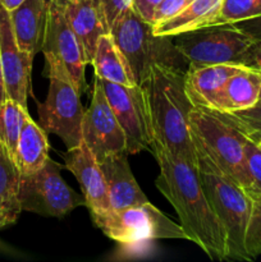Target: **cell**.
<instances>
[{
  "mask_svg": "<svg viewBox=\"0 0 261 262\" xmlns=\"http://www.w3.org/2000/svg\"><path fill=\"white\" fill-rule=\"evenodd\" d=\"M150 152L160 170L155 186L174 207L188 241L199 246L211 260H228L227 233L205 196L196 164L155 142Z\"/></svg>",
  "mask_w": 261,
  "mask_h": 262,
  "instance_id": "cell-1",
  "label": "cell"
},
{
  "mask_svg": "<svg viewBox=\"0 0 261 262\" xmlns=\"http://www.w3.org/2000/svg\"><path fill=\"white\" fill-rule=\"evenodd\" d=\"M186 71L154 66L141 83L154 142L197 165V150L191 137L189 113L193 104L184 86Z\"/></svg>",
  "mask_w": 261,
  "mask_h": 262,
  "instance_id": "cell-2",
  "label": "cell"
},
{
  "mask_svg": "<svg viewBox=\"0 0 261 262\" xmlns=\"http://www.w3.org/2000/svg\"><path fill=\"white\" fill-rule=\"evenodd\" d=\"M189 129L196 150L248 191L251 178L245 152L247 136L220 112L196 106L189 113Z\"/></svg>",
  "mask_w": 261,
  "mask_h": 262,
  "instance_id": "cell-3",
  "label": "cell"
},
{
  "mask_svg": "<svg viewBox=\"0 0 261 262\" xmlns=\"http://www.w3.org/2000/svg\"><path fill=\"white\" fill-rule=\"evenodd\" d=\"M202 189L227 233L228 260L251 261L245 248L246 229L252 209L250 194L197 151Z\"/></svg>",
  "mask_w": 261,
  "mask_h": 262,
  "instance_id": "cell-4",
  "label": "cell"
},
{
  "mask_svg": "<svg viewBox=\"0 0 261 262\" xmlns=\"http://www.w3.org/2000/svg\"><path fill=\"white\" fill-rule=\"evenodd\" d=\"M119 50L127 59L137 86H141L154 66L188 68L186 58L173 37L155 35L153 25L146 22L132 8L119 18L110 31Z\"/></svg>",
  "mask_w": 261,
  "mask_h": 262,
  "instance_id": "cell-5",
  "label": "cell"
},
{
  "mask_svg": "<svg viewBox=\"0 0 261 262\" xmlns=\"http://www.w3.org/2000/svg\"><path fill=\"white\" fill-rule=\"evenodd\" d=\"M94 224L112 241L132 250L158 239H184L188 237L181 224L169 219L150 202L119 211L92 216Z\"/></svg>",
  "mask_w": 261,
  "mask_h": 262,
  "instance_id": "cell-6",
  "label": "cell"
},
{
  "mask_svg": "<svg viewBox=\"0 0 261 262\" xmlns=\"http://www.w3.org/2000/svg\"><path fill=\"white\" fill-rule=\"evenodd\" d=\"M45 76H56L71 81L79 94L89 90L84 69L87 60L83 46L64 14V3L49 2L48 25L42 45Z\"/></svg>",
  "mask_w": 261,
  "mask_h": 262,
  "instance_id": "cell-7",
  "label": "cell"
},
{
  "mask_svg": "<svg viewBox=\"0 0 261 262\" xmlns=\"http://www.w3.org/2000/svg\"><path fill=\"white\" fill-rule=\"evenodd\" d=\"M173 41L188 68H199L215 64L238 66L255 40L234 25H217L181 33Z\"/></svg>",
  "mask_w": 261,
  "mask_h": 262,
  "instance_id": "cell-8",
  "label": "cell"
},
{
  "mask_svg": "<svg viewBox=\"0 0 261 262\" xmlns=\"http://www.w3.org/2000/svg\"><path fill=\"white\" fill-rule=\"evenodd\" d=\"M64 166L49 158L36 173L22 177L20 209L44 216L63 217L79 206H86L82 194L66 183L60 170Z\"/></svg>",
  "mask_w": 261,
  "mask_h": 262,
  "instance_id": "cell-9",
  "label": "cell"
},
{
  "mask_svg": "<svg viewBox=\"0 0 261 262\" xmlns=\"http://www.w3.org/2000/svg\"><path fill=\"white\" fill-rule=\"evenodd\" d=\"M49 91L44 102H37L40 125L46 133L63 141L67 150L82 142V122L84 110L81 94L68 79L49 76Z\"/></svg>",
  "mask_w": 261,
  "mask_h": 262,
  "instance_id": "cell-10",
  "label": "cell"
},
{
  "mask_svg": "<svg viewBox=\"0 0 261 262\" xmlns=\"http://www.w3.org/2000/svg\"><path fill=\"white\" fill-rule=\"evenodd\" d=\"M106 99L123 128L128 155L151 151L154 143L145 96L141 86H124L100 78Z\"/></svg>",
  "mask_w": 261,
  "mask_h": 262,
  "instance_id": "cell-11",
  "label": "cell"
},
{
  "mask_svg": "<svg viewBox=\"0 0 261 262\" xmlns=\"http://www.w3.org/2000/svg\"><path fill=\"white\" fill-rule=\"evenodd\" d=\"M82 140L99 163L113 154L127 151V141L112 106L106 99L101 81L95 76L91 102L84 110Z\"/></svg>",
  "mask_w": 261,
  "mask_h": 262,
  "instance_id": "cell-12",
  "label": "cell"
},
{
  "mask_svg": "<svg viewBox=\"0 0 261 262\" xmlns=\"http://www.w3.org/2000/svg\"><path fill=\"white\" fill-rule=\"evenodd\" d=\"M33 56L18 46L10 13L0 4V64L7 97L27 109Z\"/></svg>",
  "mask_w": 261,
  "mask_h": 262,
  "instance_id": "cell-13",
  "label": "cell"
},
{
  "mask_svg": "<svg viewBox=\"0 0 261 262\" xmlns=\"http://www.w3.org/2000/svg\"><path fill=\"white\" fill-rule=\"evenodd\" d=\"M64 168L78 181L86 207L92 216L110 211L107 187L100 163L83 140L77 147L63 154Z\"/></svg>",
  "mask_w": 261,
  "mask_h": 262,
  "instance_id": "cell-14",
  "label": "cell"
},
{
  "mask_svg": "<svg viewBox=\"0 0 261 262\" xmlns=\"http://www.w3.org/2000/svg\"><path fill=\"white\" fill-rule=\"evenodd\" d=\"M100 166L106 182L110 209L113 211H119L148 201L133 177L127 151L107 156L100 163Z\"/></svg>",
  "mask_w": 261,
  "mask_h": 262,
  "instance_id": "cell-15",
  "label": "cell"
},
{
  "mask_svg": "<svg viewBox=\"0 0 261 262\" xmlns=\"http://www.w3.org/2000/svg\"><path fill=\"white\" fill-rule=\"evenodd\" d=\"M240 68L241 66L235 64L187 68L184 86L193 106L217 112L228 79Z\"/></svg>",
  "mask_w": 261,
  "mask_h": 262,
  "instance_id": "cell-16",
  "label": "cell"
},
{
  "mask_svg": "<svg viewBox=\"0 0 261 262\" xmlns=\"http://www.w3.org/2000/svg\"><path fill=\"white\" fill-rule=\"evenodd\" d=\"M64 14L83 46L87 64H91L99 38L110 33L100 0H66Z\"/></svg>",
  "mask_w": 261,
  "mask_h": 262,
  "instance_id": "cell-17",
  "label": "cell"
},
{
  "mask_svg": "<svg viewBox=\"0 0 261 262\" xmlns=\"http://www.w3.org/2000/svg\"><path fill=\"white\" fill-rule=\"evenodd\" d=\"M10 13L18 46L35 58L42 50L49 15L48 0H25Z\"/></svg>",
  "mask_w": 261,
  "mask_h": 262,
  "instance_id": "cell-18",
  "label": "cell"
},
{
  "mask_svg": "<svg viewBox=\"0 0 261 262\" xmlns=\"http://www.w3.org/2000/svg\"><path fill=\"white\" fill-rule=\"evenodd\" d=\"M46 135L48 133L44 130V128L38 125L27 113L14 155L15 165L22 177L40 170L50 158V143Z\"/></svg>",
  "mask_w": 261,
  "mask_h": 262,
  "instance_id": "cell-19",
  "label": "cell"
},
{
  "mask_svg": "<svg viewBox=\"0 0 261 262\" xmlns=\"http://www.w3.org/2000/svg\"><path fill=\"white\" fill-rule=\"evenodd\" d=\"M223 0H193L186 9L170 19L153 26L155 35L174 37L181 33L215 25Z\"/></svg>",
  "mask_w": 261,
  "mask_h": 262,
  "instance_id": "cell-20",
  "label": "cell"
},
{
  "mask_svg": "<svg viewBox=\"0 0 261 262\" xmlns=\"http://www.w3.org/2000/svg\"><path fill=\"white\" fill-rule=\"evenodd\" d=\"M260 90V72L241 66V68L228 79L217 112L233 113L253 106L258 101Z\"/></svg>",
  "mask_w": 261,
  "mask_h": 262,
  "instance_id": "cell-21",
  "label": "cell"
},
{
  "mask_svg": "<svg viewBox=\"0 0 261 262\" xmlns=\"http://www.w3.org/2000/svg\"><path fill=\"white\" fill-rule=\"evenodd\" d=\"M91 66L99 78L124 86L136 84L129 64L110 33L102 35L97 41Z\"/></svg>",
  "mask_w": 261,
  "mask_h": 262,
  "instance_id": "cell-22",
  "label": "cell"
},
{
  "mask_svg": "<svg viewBox=\"0 0 261 262\" xmlns=\"http://www.w3.org/2000/svg\"><path fill=\"white\" fill-rule=\"evenodd\" d=\"M20 176L15 161L0 141V207L20 214Z\"/></svg>",
  "mask_w": 261,
  "mask_h": 262,
  "instance_id": "cell-23",
  "label": "cell"
},
{
  "mask_svg": "<svg viewBox=\"0 0 261 262\" xmlns=\"http://www.w3.org/2000/svg\"><path fill=\"white\" fill-rule=\"evenodd\" d=\"M27 113L28 109H25L9 97H7L0 105V141L13 160Z\"/></svg>",
  "mask_w": 261,
  "mask_h": 262,
  "instance_id": "cell-24",
  "label": "cell"
},
{
  "mask_svg": "<svg viewBox=\"0 0 261 262\" xmlns=\"http://www.w3.org/2000/svg\"><path fill=\"white\" fill-rule=\"evenodd\" d=\"M261 17V0H223L215 25H233Z\"/></svg>",
  "mask_w": 261,
  "mask_h": 262,
  "instance_id": "cell-25",
  "label": "cell"
},
{
  "mask_svg": "<svg viewBox=\"0 0 261 262\" xmlns=\"http://www.w3.org/2000/svg\"><path fill=\"white\" fill-rule=\"evenodd\" d=\"M222 113V112H220ZM230 123L235 125L241 132L245 133L252 141L260 142L261 140V101L245 110L233 113H222Z\"/></svg>",
  "mask_w": 261,
  "mask_h": 262,
  "instance_id": "cell-26",
  "label": "cell"
},
{
  "mask_svg": "<svg viewBox=\"0 0 261 262\" xmlns=\"http://www.w3.org/2000/svg\"><path fill=\"white\" fill-rule=\"evenodd\" d=\"M250 197L252 200V209L246 229L245 248L252 261L261 256V196L250 194Z\"/></svg>",
  "mask_w": 261,
  "mask_h": 262,
  "instance_id": "cell-27",
  "label": "cell"
},
{
  "mask_svg": "<svg viewBox=\"0 0 261 262\" xmlns=\"http://www.w3.org/2000/svg\"><path fill=\"white\" fill-rule=\"evenodd\" d=\"M245 152L251 178V187L246 192L248 194H260L261 196V143L247 137Z\"/></svg>",
  "mask_w": 261,
  "mask_h": 262,
  "instance_id": "cell-28",
  "label": "cell"
},
{
  "mask_svg": "<svg viewBox=\"0 0 261 262\" xmlns=\"http://www.w3.org/2000/svg\"><path fill=\"white\" fill-rule=\"evenodd\" d=\"M192 2L193 0H161L160 4L156 8L151 25L156 26L159 23L165 22V20L176 17L182 10L186 9Z\"/></svg>",
  "mask_w": 261,
  "mask_h": 262,
  "instance_id": "cell-29",
  "label": "cell"
},
{
  "mask_svg": "<svg viewBox=\"0 0 261 262\" xmlns=\"http://www.w3.org/2000/svg\"><path fill=\"white\" fill-rule=\"evenodd\" d=\"M132 3L133 0H100V5H101L110 31L114 27L115 23L119 20V18L129 8H132Z\"/></svg>",
  "mask_w": 261,
  "mask_h": 262,
  "instance_id": "cell-30",
  "label": "cell"
},
{
  "mask_svg": "<svg viewBox=\"0 0 261 262\" xmlns=\"http://www.w3.org/2000/svg\"><path fill=\"white\" fill-rule=\"evenodd\" d=\"M238 66L261 72V41H253L252 45L242 56Z\"/></svg>",
  "mask_w": 261,
  "mask_h": 262,
  "instance_id": "cell-31",
  "label": "cell"
},
{
  "mask_svg": "<svg viewBox=\"0 0 261 262\" xmlns=\"http://www.w3.org/2000/svg\"><path fill=\"white\" fill-rule=\"evenodd\" d=\"M161 0H133L132 9L146 22H153L154 14Z\"/></svg>",
  "mask_w": 261,
  "mask_h": 262,
  "instance_id": "cell-32",
  "label": "cell"
},
{
  "mask_svg": "<svg viewBox=\"0 0 261 262\" xmlns=\"http://www.w3.org/2000/svg\"><path fill=\"white\" fill-rule=\"evenodd\" d=\"M235 27L247 36H250L252 40L261 41V17L252 18V19L241 20V22L233 23Z\"/></svg>",
  "mask_w": 261,
  "mask_h": 262,
  "instance_id": "cell-33",
  "label": "cell"
},
{
  "mask_svg": "<svg viewBox=\"0 0 261 262\" xmlns=\"http://www.w3.org/2000/svg\"><path fill=\"white\" fill-rule=\"evenodd\" d=\"M18 216H19L18 212L0 207V229L8 227V225L14 224V223L17 222Z\"/></svg>",
  "mask_w": 261,
  "mask_h": 262,
  "instance_id": "cell-34",
  "label": "cell"
},
{
  "mask_svg": "<svg viewBox=\"0 0 261 262\" xmlns=\"http://www.w3.org/2000/svg\"><path fill=\"white\" fill-rule=\"evenodd\" d=\"M25 0H0V4L8 10V12H12V10L17 9Z\"/></svg>",
  "mask_w": 261,
  "mask_h": 262,
  "instance_id": "cell-35",
  "label": "cell"
},
{
  "mask_svg": "<svg viewBox=\"0 0 261 262\" xmlns=\"http://www.w3.org/2000/svg\"><path fill=\"white\" fill-rule=\"evenodd\" d=\"M7 99V92H5L4 81H3V73H2V64H0V105L4 100Z\"/></svg>",
  "mask_w": 261,
  "mask_h": 262,
  "instance_id": "cell-36",
  "label": "cell"
},
{
  "mask_svg": "<svg viewBox=\"0 0 261 262\" xmlns=\"http://www.w3.org/2000/svg\"><path fill=\"white\" fill-rule=\"evenodd\" d=\"M260 74H261V72H260ZM258 101H261V90H260V95H258Z\"/></svg>",
  "mask_w": 261,
  "mask_h": 262,
  "instance_id": "cell-37",
  "label": "cell"
},
{
  "mask_svg": "<svg viewBox=\"0 0 261 262\" xmlns=\"http://www.w3.org/2000/svg\"><path fill=\"white\" fill-rule=\"evenodd\" d=\"M48 2H51V0H48ZM58 2H60V3H64V2H66V0H58Z\"/></svg>",
  "mask_w": 261,
  "mask_h": 262,
  "instance_id": "cell-38",
  "label": "cell"
},
{
  "mask_svg": "<svg viewBox=\"0 0 261 262\" xmlns=\"http://www.w3.org/2000/svg\"><path fill=\"white\" fill-rule=\"evenodd\" d=\"M260 143H261V140H260Z\"/></svg>",
  "mask_w": 261,
  "mask_h": 262,
  "instance_id": "cell-39",
  "label": "cell"
}]
</instances>
